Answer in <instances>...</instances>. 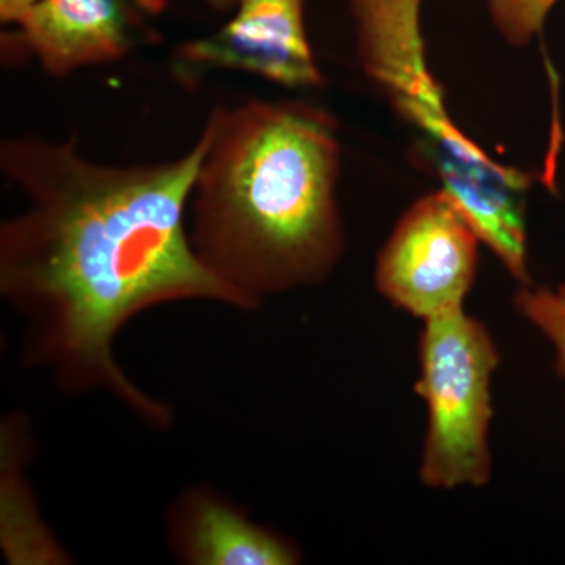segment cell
Instances as JSON below:
<instances>
[{
    "instance_id": "obj_1",
    "label": "cell",
    "mask_w": 565,
    "mask_h": 565,
    "mask_svg": "<svg viewBox=\"0 0 565 565\" xmlns=\"http://www.w3.org/2000/svg\"><path fill=\"white\" fill-rule=\"evenodd\" d=\"M206 139L172 161H93L77 137L21 134L0 172L24 207L0 225V296L25 322L24 360L71 393H110L156 427L172 408L140 390L115 355L122 327L159 305L253 307L191 244L189 200Z\"/></svg>"
},
{
    "instance_id": "obj_2",
    "label": "cell",
    "mask_w": 565,
    "mask_h": 565,
    "mask_svg": "<svg viewBox=\"0 0 565 565\" xmlns=\"http://www.w3.org/2000/svg\"><path fill=\"white\" fill-rule=\"evenodd\" d=\"M189 200L200 262L253 310L326 281L345 252L341 143L330 111L299 99L215 106Z\"/></svg>"
},
{
    "instance_id": "obj_3",
    "label": "cell",
    "mask_w": 565,
    "mask_h": 565,
    "mask_svg": "<svg viewBox=\"0 0 565 565\" xmlns=\"http://www.w3.org/2000/svg\"><path fill=\"white\" fill-rule=\"evenodd\" d=\"M424 0H349L356 57L364 76L414 132L416 158L465 214L511 202L526 173L494 161L452 120L429 70Z\"/></svg>"
},
{
    "instance_id": "obj_4",
    "label": "cell",
    "mask_w": 565,
    "mask_h": 565,
    "mask_svg": "<svg viewBox=\"0 0 565 565\" xmlns=\"http://www.w3.org/2000/svg\"><path fill=\"white\" fill-rule=\"evenodd\" d=\"M497 345L463 308L424 321L416 392L427 407L419 475L434 489L481 487L492 473L489 427Z\"/></svg>"
},
{
    "instance_id": "obj_5",
    "label": "cell",
    "mask_w": 565,
    "mask_h": 565,
    "mask_svg": "<svg viewBox=\"0 0 565 565\" xmlns=\"http://www.w3.org/2000/svg\"><path fill=\"white\" fill-rule=\"evenodd\" d=\"M478 234L441 189L401 215L379 252L374 281L394 307L426 319L463 308L479 258Z\"/></svg>"
},
{
    "instance_id": "obj_6",
    "label": "cell",
    "mask_w": 565,
    "mask_h": 565,
    "mask_svg": "<svg viewBox=\"0 0 565 565\" xmlns=\"http://www.w3.org/2000/svg\"><path fill=\"white\" fill-rule=\"evenodd\" d=\"M307 2L239 0L217 32L178 47V65L192 73L241 71L292 90L321 87L326 79L305 28Z\"/></svg>"
},
{
    "instance_id": "obj_7",
    "label": "cell",
    "mask_w": 565,
    "mask_h": 565,
    "mask_svg": "<svg viewBox=\"0 0 565 565\" xmlns=\"http://www.w3.org/2000/svg\"><path fill=\"white\" fill-rule=\"evenodd\" d=\"M9 28L7 61L28 55L57 79L121 61L134 41L128 0H41Z\"/></svg>"
},
{
    "instance_id": "obj_8",
    "label": "cell",
    "mask_w": 565,
    "mask_h": 565,
    "mask_svg": "<svg viewBox=\"0 0 565 565\" xmlns=\"http://www.w3.org/2000/svg\"><path fill=\"white\" fill-rule=\"evenodd\" d=\"M174 553L191 565H291L299 552L206 487L182 494L169 520Z\"/></svg>"
},
{
    "instance_id": "obj_9",
    "label": "cell",
    "mask_w": 565,
    "mask_h": 565,
    "mask_svg": "<svg viewBox=\"0 0 565 565\" xmlns=\"http://www.w3.org/2000/svg\"><path fill=\"white\" fill-rule=\"evenodd\" d=\"M559 0H484L494 31L512 47H525L544 32Z\"/></svg>"
},
{
    "instance_id": "obj_10",
    "label": "cell",
    "mask_w": 565,
    "mask_h": 565,
    "mask_svg": "<svg viewBox=\"0 0 565 565\" xmlns=\"http://www.w3.org/2000/svg\"><path fill=\"white\" fill-rule=\"evenodd\" d=\"M514 303L516 310L548 338L556 351L557 366L565 377V285L557 288L522 285Z\"/></svg>"
},
{
    "instance_id": "obj_11",
    "label": "cell",
    "mask_w": 565,
    "mask_h": 565,
    "mask_svg": "<svg viewBox=\"0 0 565 565\" xmlns=\"http://www.w3.org/2000/svg\"><path fill=\"white\" fill-rule=\"evenodd\" d=\"M41 0H0V21L2 24H13L21 14L32 9Z\"/></svg>"
},
{
    "instance_id": "obj_12",
    "label": "cell",
    "mask_w": 565,
    "mask_h": 565,
    "mask_svg": "<svg viewBox=\"0 0 565 565\" xmlns=\"http://www.w3.org/2000/svg\"><path fill=\"white\" fill-rule=\"evenodd\" d=\"M132 2L140 10L151 14L161 13L167 7V0H132Z\"/></svg>"
},
{
    "instance_id": "obj_13",
    "label": "cell",
    "mask_w": 565,
    "mask_h": 565,
    "mask_svg": "<svg viewBox=\"0 0 565 565\" xmlns=\"http://www.w3.org/2000/svg\"><path fill=\"white\" fill-rule=\"evenodd\" d=\"M212 10L221 11V13H228L233 11L239 0H204Z\"/></svg>"
}]
</instances>
